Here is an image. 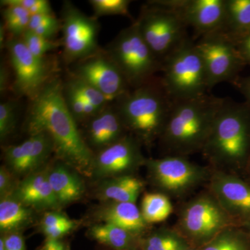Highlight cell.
<instances>
[{"instance_id":"6da1fadb","label":"cell","mask_w":250,"mask_h":250,"mask_svg":"<svg viewBox=\"0 0 250 250\" xmlns=\"http://www.w3.org/2000/svg\"><path fill=\"white\" fill-rule=\"evenodd\" d=\"M30 135L46 133L59 161L80 174L91 176L94 154L83 139L63 95V82L54 77L31 100L26 121Z\"/></svg>"},{"instance_id":"7a4b0ae2","label":"cell","mask_w":250,"mask_h":250,"mask_svg":"<svg viewBox=\"0 0 250 250\" xmlns=\"http://www.w3.org/2000/svg\"><path fill=\"white\" fill-rule=\"evenodd\" d=\"M225 100L207 93L174 103L159 139L168 155L187 156L202 151Z\"/></svg>"},{"instance_id":"3957f363","label":"cell","mask_w":250,"mask_h":250,"mask_svg":"<svg viewBox=\"0 0 250 250\" xmlns=\"http://www.w3.org/2000/svg\"><path fill=\"white\" fill-rule=\"evenodd\" d=\"M174 103L157 76L130 90L114 104L128 132L149 146L160 139Z\"/></svg>"},{"instance_id":"277c9868","label":"cell","mask_w":250,"mask_h":250,"mask_svg":"<svg viewBox=\"0 0 250 250\" xmlns=\"http://www.w3.org/2000/svg\"><path fill=\"white\" fill-rule=\"evenodd\" d=\"M215 167H241L250 157V108L225 98L202 150Z\"/></svg>"},{"instance_id":"5b68a950","label":"cell","mask_w":250,"mask_h":250,"mask_svg":"<svg viewBox=\"0 0 250 250\" xmlns=\"http://www.w3.org/2000/svg\"><path fill=\"white\" fill-rule=\"evenodd\" d=\"M161 82L174 103L207 93V75L195 41L189 38L162 62Z\"/></svg>"},{"instance_id":"8992f818","label":"cell","mask_w":250,"mask_h":250,"mask_svg":"<svg viewBox=\"0 0 250 250\" xmlns=\"http://www.w3.org/2000/svg\"><path fill=\"white\" fill-rule=\"evenodd\" d=\"M143 39L161 63L189 39L188 25L161 0L148 1L135 20Z\"/></svg>"},{"instance_id":"52a82bcc","label":"cell","mask_w":250,"mask_h":250,"mask_svg":"<svg viewBox=\"0 0 250 250\" xmlns=\"http://www.w3.org/2000/svg\"><path fill=\"white\" fill-rule=\"evenodd\" d=\"M105 51L131 89L153 80L161 72L162 63L143 39L135 21L116 36Z\"/></svg>"},{"instance_id":"ba28073f","label":"cell","mask_w":250,"mask_h":250,"mask_svg":"<svg viewBox=\"0 0 250 250\" xmlns=\"http://www.w3.org/2000/svg\"><path fill=\"white\" fill-rule=\"evenodd\" d=\"M237 222L209 193L201 194L184 206L178 220L179 231L194 248H201Z\"/></svg>"},{"instance_id":"9c48e42d","label":"cell","mask_w":250,"mask_h":250,"mask_svg":"<svg viewBox=\"0 0 250 250\" xmlns=\"http://www.w3.org/2000/svg\"><path fill=\"white\" fill-rule=\"evenodd\" d=\"M146 166L153 184L169 197L183 196L210 176L207 167L184 156L147 159Z\"/></svg>"},{"instance_id":"30bf717a","label":"cell","mask_w":250,"mask_h":250,"mask_svg":"<svg viewBox=\"0 0 250 250\" xmlns=\"http://www.w3.org/2000/svg\"><path fill=\"white\" fill-rule=\"evenodd\" d=\"M195 46L205 67L208 90L223 82L232 84L246 65L236 43L221 31L202 36Z\"/></svg>"},{"instance_id":"8fae6325","label":"cell","mask_w":250,"mask_h":250,"mask_svg":"<svg viewBox=\"0 0 250 250\" xmlns=\"http://www.w3.org/2000/svg\"><path fill=\"white\" fill-rule=\"evenodd\" d=\"M5 48L7 49L14 75L11 88L16 95L27 97L31 100L56 77L54 62L47 57H36L31 53L21 38L9 36Z\"/></svg>"},{"instance_id":"7c38bea8","label":"cell","mask_w":250,"mask_h":250,"mask_svg":"<svg viewBox=\"0 0 250 250\" xmlns=\"http://www.w3.org/2000/svg\"><path fill=\"white\" fill-rule=\"evenodd\" d=\"M62 56L67 65L88 58L100 50L98 19L82 12L71 1H65L62 11Z\"/></svg>"},{"instance_id":"4fadbf2b","label":"cell","mask_w":250,"mask_h":250,"mask_svg":"<svg viewBox=\"0 0 250 250\" xmlns=\"http://www.w3.org/2000/svg\"><path fill=\"white\" fill-rule=\"evenodd\" d=\"M142 143L134 135L126 134L114 144L94 154L91 176L107 179L133 175L139 167L146 165Z\"/></svg>"},{"instance_id":"5bb4252c","label":"cell","mask_w":250,"mask_h":250,"mask_svg":"<svg viewBox=\"0 0 250 250\" xmlns=\"http://www.w3.org/2000/svg\"><path fill=\"white\" fill-rule=\"evenodd\" d=\"M96 88L110 103L128 93L131 87L105 49L74 64L70 72Z\"/></svg>"},{"instance_id":"9a60e30c","label":"cell","mask_w":250,"mask_h":250,"mask_svg":"<svg viewBox=\"0 0 250 250\" xmlns=\"http://www.w3.org/2000/svg\"><path fill=\"white\" fill-rule=\"evenodd\" d=\"M54 154L52 139L46 133L30 135L27 140L4 149L5 165L16 176L27 177L44 168Z\"/></svg>"},{"instance_id":"2e32d148","label":"cell","mask_w":250,"mask_h":250,"mask_svg":"<svg viewBox=\"0 0 250 250\" xmlns=\"http://www.w3.org/2000/svg\"><path fill=\"white\" fill-rule=\"evenodd\" d=\"M163 4L175 10L195 37L220 30L225 13V0H161Z\"/></svg>"},{"instance_id":"e0dca14e","label":"cell","mask_w":250,"mask_h":250,"mask_svg":"<svg viewBox=\"0 0 250 250\" xmlns=\"http://www.w3.org/2000/svg\"><path fill=\"white\" fill-rule=\"evenodd\" d=\"M210 192L236 222L250 220V185L222 170L210 176Z\"/></svg>"},{"instance_id":"ac0fdd59","label":"cell","mask_w":250,"mask_h":250,"mask_svg":"<svg viewBox=\"0 0 250 250\" xmlns=\"http://www.w3.org/2000/svg\"><path fill=\"white\" fill-rule=\"evenodd\" d=\"M85 123L84 140L91 150L99 152L129 134L114 104H109Z\"/></svg>"},{"instance_id":"d6986e66","label":"cell","mask_w":250,"mask_h":250,"mask_svg":"<svg viewBox=\"0 0 250 250\" xmlns=\"http://www.w3.org/2000/svg\"><path fill=\"white\" fill-rule=\"evenodd\" d=\"M10 196L34 210H54L62 207L49 183L48 167L24 177Z\"/></svg>"},{"instance_id":"ffe728a7","label":"cell","mask_w":250,"mask_h":250,"mask_svg":"<svg viewBox=\"0 0 250 250\" xmlns=\"http://www.w3.org/2000/svg\"><path fill=\"white\" fill-rule=\"evenodd\" d=\"M94 216L100 223L110 224L141 237L149 230V225L134 202H104L97 207Z\"/></svg>"},{"instance_id":"44dd1931","label":"cell","mask_w":250,"mask_h":250,"mask_svg":"<svg viewBox=\"0 0 250 250\" xmlns=\"http://www.w3.org/2000/svg\"><path fill=\"white\" fill-rule=\"evenodd\" d=\"M79 172L59 161L48 167V177L59 205H68L80 200L85 192V186Z\"/></svg>"},{"instance_id":"7402d4cb","label":"cell","mask_w":250,"mask_h":250,"mask_svg":"<svg viewBox=\"0 0 250 250\" xmlns=\"http://www.w3.org/2000/svg\"><path fill=\"white\" fill-rule=\"evenodd\" d=\"M87 235L93 241L113 250H141L143 237L110 224L91 225Z\"/></svg>"},{"instance_id":"603a6c76","label":"cell","mask_w":250,"mask_h":250,"mask_svg":"<svg viewBox=\"0 0 250 250\" xmlns=\"http://www.w3.org/2000/svg\"><path fill=\"white\" fill-rule=\"evenodd\" d=\"M144 184L134 175L123 176L104 179L98 188L99 198L106 202H134L136 203Z\"/></svg>"},{"instance_id":"cb8c5ba5","label":"cell","mask_w":250,"mask_h":250,"mask_svg":"<svg viewBox=\"0 0 250 250\" xmlns=\"http://www.w3.org/2000/svg\"><path fill=\"white\" fill-rule=\"evenodd\" d=\"M236 43L250 33V0H225V13L220 30Z\"/></svg>"},{"instance_id":"d4e9b609","label":"cell","mask_w":250,"mask_h":250,"mask_svg":"<svg viewBox=\"0 0 250 250\" xmlns=\"http://www.w3.org/2000/svg\"><path fill=\"white\" fill-rule=\"evenodd\" d=\"M34 209L11 196L0 201V230L1 234L21 232L32 223Z\"/></svg>"},{"instance_id":"484cf974","label":"cell","mask_w":250,"mask_h":250,"mask_svg":"<svg viewBox=\"0 0 250 250\" xmlns=\"http://www.w3.org/2000/svg\"><path fill=\"white\" fill-rule=\"evenodd\" d=\"M191 247L176 229H157L141 240V250H187Z\"/></svg>"},{"instance_id":"4316f807","label":"cell","mask_w":250,"mask_h":250,"mask_svg":"<svg viewBox=\"0 0 250 250\" xmlns=\"http://www.w3.org/2000/svg\"><path fill=\"white\" fill-rule=\"evenodd\" d=\"M173 211L170 197L161 192L147 193L143 197L141 212L148 225L165 221Z\"/></svg>"},{"instance_id":"83f0119b","label":"cell","mask_w":250,"mask_h":250,"mask_svg":"<svg viewBox=\"0 0 250 250\" xmlns=\"http://www.w3.org/2000/svg\"><path fill=\"white\" fill-rule=\"evenodd\" d=\"M202 250H250V235L236 226L224 230L208 242Z\"/></svg>"},{"instance_id":"f1b7e54d","label":"cell","mask_w":250,"mask_h":250,"mask_svg":"<svg viewBox=\"0 0 250 250\" xmlns=\"http://www.w3.org/2000/svg\"><path fill=\"white\" fill-rule=\"evenodd\" d=\"M77 226L76 221L57 210L47 212L41 222V231L51 239H62Z\"/></svg>"},{"instance_id":"f546056e","label":"cell","mask_w":250,"mask_h":250,"mask_svg":"<svg viewBox=\"0 0 250 250\" xmlns=\"http://www.w3.org/2000/svg\"><path fill=\"white\" fill-rule=\"evenodd\" d=\"M4 24L11 37L21 38L29 29L31 16L22 6L1 2Z\"/></svg>"},{"instance_id":"4dcf8cb0","label":"cell","mask_w":250,"mask_h":250,"mask_svg":"<svg viewBox=\"0 0 250 250\" xmlns=\"http://www.w3.org/2000/svg\"><path fill=\"white\" fill-rule=\"evenodd\" d=\"M65 83L78 93L83 101L92 104L100 110L104 109L111 104L108 99L96 88L72 74L70 73Z\"/></svg>"},{"instance_id":"1f68e13d","label":"cell","mask_w":250,"mask_h":250,"mask_svg":"<svg viewBox=\"0 0 250 250\" xmlns=\"http://www.w3.org/2000/svg\"><path fill=\"white\" fill-rule=\"evenodd\" d=\"M28 30L49 40H55L62 31V21L54 14L36 15L31 16Z\"/></svg>"},{"instance_id":"d6a6232c","label":"cell","mask_w":250,"mask_h":250,"mask_svg":"<svg viewBox=\"0 0 250 250\" xmlns=\"http://www.w3.org/2000/svg\"><path fill=\"white\" fill-rule=\"evenodd\" d=\"M93 8V17L97 18L108 16H123L131 18L129 7L130 0H90Z\"/></svg>"},{"instance_id":"836d02e7","label":"cell","mask_w":250,"mask_h":250,"mask_svg":"<svg viewBox=\"0 0 250 250\" xmlns=\"http://www.w3.org/2000/svg\"><path fill=\"white\" fill-rule=\"evenodd\" d=\"M28 49L36 57H47V54L62 47V41L49 40L27 30L21 37Z\"/></svg>"},{"instance_id":"e575fe53","label":"cell","mask_w":250,"mask_h":250,"mask_svg":"<svg viewBox=\"0 0 250 250\" xmlns=\"http://www.w3.org/2000/svg\"><path fill=\"white\" fill-rule=\"evenodd\" d=\"M18 103L8 100L0 104V140L3 143L14 132L17 123Z\"/></svg>"},{"instance_id":"d590c367","label":"cell","mask_w":250,"mask_h":250,"mask_svg":"<svg viewBox=\"0 0 250 250\" xmlns=\"http://www.w3.org/2000/svg\"><path fill=\"white\" fill-rule=\"evenodd\" d=\"M63 95L67 108L77 124L84 123L85 101L81 98L78 93L66 83H63Z\"/></svg>"},{"instance_id":"8d00e7d4","label":"cell","mask_w":250,"mask_h":250,"mask_svg":"<svg viewBox=\"0 0 250 250\" xmlns=\"http://www.w3.org/2000/svg\"><path fill=\"white\" fill-rule=\"evenodd\" d=\"M1 2L22 6L31 16L54 14L50 2L47 0H1Z\"/></svg>"},{"instance_id":"74e56055","label":"cell","mask_w":250,"mask_h":250,"mask_svg":"<svg viewBox=\"0 0 250 250\" xmlns=\"http://www.w3.org/2000/svg\"><path fill=\"white\" fill-rule=\"evenodd\" d=\"M16 176L6 166L0 167V196L1 198L9 197L14 192L18 182H16Z\"/></svg>"},{"instance_id":"f35d334b","label":"cell","mask_w":250,"mask_h":250,"mask_svg":"<svg viewBox=\"0 0 250 250\" xmlns=\"http://www.w3.org/2000/svg\"><path fill=\"white\" fill-rule=\"evenodd\" d=\"M1 235L4 238L6 250H27L22 233L14 232Z\"/></svg>"},{"instance_id":"ab89813d","label":"cell","mask_w":250,"mask_h":250,"mask_svg":"<svg viewBox=\"0 0 250 250\" xmlns=\"http://www.w3.org/2000/svg\"><path fill=\"white\" fill-rule=\"evenodd\" d=\"M232 85L243 95L246 99V103L250 108V75L240 76L233 82Z\"/></svg>"},{"instance_id":"60d3db41","label":"cell","mask_w":250,"mask_h":250,"mask_svg":"<svg viewBox=\"0 0 250 250\" xmlns=\"http://www.w3.org/2000/svg\"><path fill=\"white\" fill-rule=\"evenodd\" d=\"M236 45L246 65H250V33L238 41Z\"/></svg>"},{"instance_id":"b9f144b4","label":"cell","mask_w":250,"mask_h":250,"mask_svg":"<svg viewBox=\"0 0 250 250\" xmlns=\"http://www.w3.org/2000/svg\"><path fill=\"white\" fill-rule=\"evenodd\" d=\"M39 250H70V247L62 239L45 238L42 246Z\"/></svg>"},{"instance_id":"7bdbcfd3","label":"cell","mask_w":250,"mask_h":250,"mask_svg":"<svg viewBox=\"0 0 250 250\" xmlns=\"http://www.w3.org/2000/svg\"><path fill=\"white\" fill-rule=\"evenodd\" d=\"M9 72L8 67L6 66L4 62H1L0 67V92L1 95L6 93L9 88Z\"/></svg>"},{"instance_id":"ee69618b","label":"cell","mask_w":250,"mask_h":250,"mask_svg":"<svg viewBox=\"0 0 250 250\" xmlns=\"http://www.w3.org/2000/svg\"><path fill=\"white\" fill-rule=\"evenodd\" d=\"M0 250H6V248H5L4 238L2 235H1V238H0Z\"/></svg>"},{"instance_id":"f6af8a7d","label":"cell","mask_w":250,"mask_h":250,"mask_svg":"<svg viewBox=\"0 0 250 250\" xmlns=\"http://www.w3.org/2000/svg\"><path fill=\"white\" fill-rule=\"evenodd\" d=\"M247 228L248 229V231H249V234L250 235V220H248V222L246 223Z\"/></svg>"},{"instance_id":"bcb514c9","label":"cell","mask_w":250,"mask_h":250,"mask_svg":"<svg viewBox=\"0 0 250 250\" xmlns=\"http://www.w3.org/2000/svg\"><path fill=\"white\" fill-rule=\"evenodd\" d=\"M187 250H202L201 248H194V247H191V248H188Z\"/></svg>"}]
</instances>
